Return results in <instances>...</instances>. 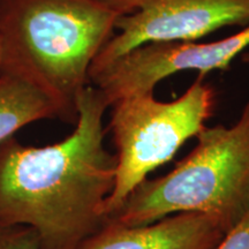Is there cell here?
Listing matches in <instances>:
<instances>
[{"label": "cell", "instance_id": "cell-1", "mask_svg": "<svg viewBox=\"0 0 249 249\" xmlns=\"http://www.w3.org/2000/svg\"><path fill=\"white\" fill-rule=\"evenodd\" d=\"M76 107L75 129L60 142L0 144V223L31 227L42 249H77L107 223L103 208L117 166L104 144L108 104L87 86Z\"/></svg>", "mask_w": 249, "mask_h": 249}, {"label": "cell", "instance_id": "cell-2", "mask_svg": "<svg viewBox=\"0 0 249 249\" xmlns=\"http://www.w3.org/2000/svg\"><path fill=\"white\" fill-rule=\"evenodd\" d=\"M123 14L107 0H0V74L33 83L76 123L90 66Z\"/></svg>", "mask_w": 249, "mask_h": 249}, {"label": "cell", "instance_id": "cell-3", "mask_svg": "<svg viewBox=\"0 0 249 249\" xmlns=\"http://www.w3.org/2000/svg\"><path fill=\"white\" fill-rule=\"evenodd\" d=\"M196 138L191 154L164 177L143 181L107 223L140 226L198 213L231 229L249 208V102L234 124L205 127Z\"/></svg>", "mask_w": 249, "mask_h": 249}, {"label": "cell", "instance_id": "cell-4", "mask_svg": "<svg viewBox=\"0 0 249 249\" xmlns=\"http://www.w3.org/2000/svg\"><path fill=\"white\" fill-rule=\"evenodd\" d=\"M216 107V91L198 75L171 102L154 92L118 99L111 105L108 128L116 147V179L104 203L107 219L123 205L149 173L173 160L189 139L203 130Z\"/></svg>", "mask_w": 249, "mask_h": 249}, {"label": "cell", "instance_id": "cell-5", "mask_svg": "<svg viewBox=\"0 0 249 249\" xmlns=\"http://www.w3.org/2000/svg\"><path fill=\"white\" fill-rule=\"evenodd\" d=\"M123 12L92 61L97 71L149 43L195 42L229 27L249 26V0H107Z\"/></svg>", "mask_w": 249, "mask_h": 249}, {"label": "cell", "instance_id": "cell-6", "mask_svg": "<svg viewBox=\"0 0 249 249\" xmlns=\"http://www.w3.org/2000/svg\"><path fill=\"white\" fill-rule=\"evenodd\" d=\"M249 49V26L213 42L149 43L130 50L97 71L89 80L101 90L108 107L118 99L154 92L164 79L185 71L205 76L213 71H226L236 57Z\"/></svg>", "mask_w": 249, "mask_h": 249}, {"label": "cell", "instance_id": "cell-7", "mask_svg": "<svg viewBox=\"0 0 249 249\" xmlns=\"http://www.w3.org/2000/svg\"><path fill=\"white\" fill-rule=\"evenodd\" d=\"M227 231L211 214L182 213L140 226L105 223L77 249H211Z\"/></svg>", "mask_w": 249, "mask_h": 249}, {"label": "cell", "instance_id": "cell-8", "mask_svg": "<svg viewBox=\"0 0 249 249\" xmlns=\"http://www.w3.org/2000/svg\"><path fill=\"white\" fill-rule=\"evenodd\" d=\"M59 118L54 102L33 83L0 74V144L35 121Z\"/></svg>", "mask_w": 249, "mask_h": 249}, {"label": "cell", "instance_id": "cell-9", "mask_svg": "<svg viewBox=\"0 0 249 249\" xmlns=\"http://www.w3.org/2000/svg\"><path fill=\"white\" fill-rule=\"evenodd\" d=\"M0 249H42L31 227L0 223Z\"/></svg>", "mask_w": 249, "mask_h": 249}, {"label": "cell", "instance_id": "cell-10", "mask_svg": "<svg viewBox=\"0 0 249 249\" xmlns=\"http://www.w3.org/2000/svg\"><path fill=\"white\" fill-rule=\"evenodd\" d=\"M211 249H249V208Z\"/></svg>", "mask_w": 249, "mask_h": 249}, {"label": "cell", "instance_id": "cell-11", "mask_svg": "<svg viewBox=\"0 0 249 249\" xmlns=\"http://www.w3.org/2000/svg\"><path fill=\"white\" fill-rule=\"evenodd\" d=\"M240 59H241V61L245 62L246 65H249V49L246 50L244 53L240 55Z\"/></svg>", "mask_w": 249, "mask_h": 249}]
</instances>
